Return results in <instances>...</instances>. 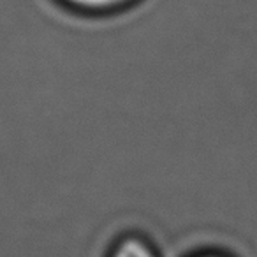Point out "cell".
Here are the masks:
<instances>
[{
    "label": "cell",
    "mask_w": 257,
    "mask_h": 257,
    "mask_svg": "<svg viewBox=\"0 0 257 257\" xmlns=\"http://www.w3.org/2000/svg\"><path fill=\"white\" fill-rule=\"evenodd\" d=\"M109 257H159L157 250L140 234H125L111 248Z\"/></svg>",
    "instance_id": "obj_1"
},
{
    "label": "cell",
    "mask_w": 257,
    "mask_h": 257,
    "mask_svg": "<svg viewBox=\"0 0 257 257\" xmlns=\"http://www.w3.org/2000/svg\"><path fill=\"white\" fill-rule=\"evenodd\" d=\"M60 2L79 13L104 15V13H113L120 11L123 8H128L136 0H60Z\"/></svg>",
    "instance_id": "obj_2"
},
{
    "label": "cell",
    "mask_w": 257,
    "mask_h": 257,
    "mask_svg": "<svg viewBox=\"0 0 257 257\" xmlns=\"http://www.w3.org/2000/svg\"><path fill=\"white\" fill-rule=\"evenodd\" d=\"M194 257H220V255H215V253H203V255H194Z\"/></svg>",
    "instance_id": "obj_3"
}]
</instances>
